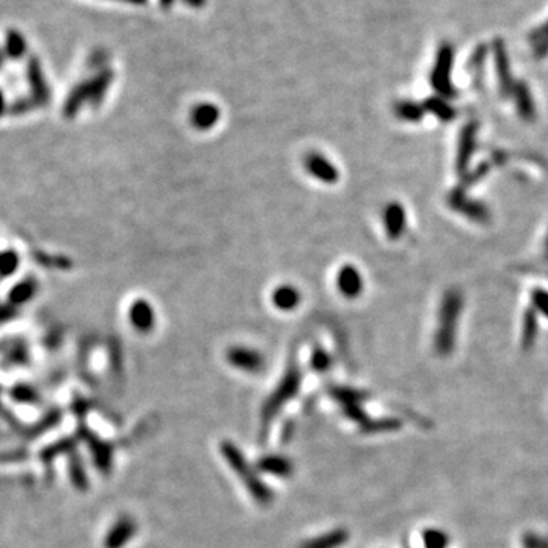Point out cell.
Listing matches in <instances>:
<instances>
[{
	"label": "cell",
	"mask_w": 548,
	"mask_h": 548,
	"mask_svg": "<svg viewBox=\"0 0 548 548\" xmlns=\"http://www.w3.org/2000/svg\"><path fill=\"white\" fill-rule=\"evenodd\" d=\"M463 310V295L457 288L445 291L438 306L437 327L434 334V350L438 357H449L454 352L460 314Z\"/></svg>",
	"instance_id": "cell-1"
},
{
	"label": "cell",
	"mask_w": 548,
	"mask_h": 548,
	"mask_svg": "<svg viewBox=\"0 0 548 548\" xmlns=\"http://www.w3.org/2000/svg\"><path fill=\"white\" fill-rule=\"evenodd\" d=\"M219 451H221L230 469H233V473L243 481L246 489L248 490L250 495L255 498V501L260 504V506H270L274 500V493L264 481L260 480L258 473H255V469L251 468L243 451L230 441L221 442Z\"/></svg>",
	"instance_id": "cell-2"
},
{
	"label": "cell",
	"mask_w": 548,
	"mask_h": 548,
	"mask_svg": "<svg viewBox=\"0 0 548 548\" xmlns=\"http://www.w3.org/2000/svg\"><path fill=\"white\" fill-rule=\"evenodd\" d=\"M113 81V72L104 70L95 75L93 78L80 83L75 89L69 93L68 100L64 104L65 116H73L81 108L84 102L89 104H100L105 96L110 84Z\"/></svg>",
	"instance_id": "cell-3"
},
{
	"label": "cell",
	"mask_w": 548,
	"mask_h": 548,
	"mask_svg": "<svg viewBox=\"0 0 548 548\" xmlns=\"http://www.w3.org/2000/svg\"><path fill=\"white\" fill-rule=\"evenodd\" d=\"M300 382H302V375L295 366L291 367L287 374H285L276 390L271 393V396L267 399L264 407H262L260 419L264 428H268V425L274 418H276L279 410H282L285 407V404L299 393Z\"/></svg>",
	"instance_id": "cell-4"
},
{
	"label": "cell",
	"mask_w": 548,
	"mask_h": 548,
	"mask_svg": "<svg viewBox=\"0 0 548 548\" xmlns=\"http://www.w3.org/2000/svg\"><path fill=\"white\" fill-rule=\"evenodd\" d=\"M446 203L449 209H453L458 215H463L469 221L477 224H488L492 218L489 207L478 200L470 199L463 186L453 189L446 196Z\"/></svg>",
	"instance_id": "cell-5"
},
{
	"label": "cell",
	"mask_w": 548,
	"mask_h": 548,
	"mask_svg": "<svg viewBox=\"0 0 548 548\" xmlns=\"http://www.w3.org/2000/svg\"><path fill=\"white\" fill-rule=\"evenodd\" d=\"M78 438L84 441L90 449L95 466L104 474H108L113 466V446L110 442H105L98 434H95L89 426L81 425L78 428Z\"/></svg>",
	"instance_id": "cell-6"
},
{
	"label": "cell",
	"mask_w": 548,
	"mask_h": 548,
	"mask_svg": "<svg viewBox=\"0 0 548 548\" xmlns=\"http://www.w3.org/2000/svg\"><path fill=\"white\" fill-rule=\"evenodd\" d=\"M477 136H478V124L470 120L462 130H460L458 144H457V154H455V169L460 175H465L473 160L474 152L477 151Z\"/></svg>",
	"instance_id": "cell-7"
},
{
	"label": "cell",
	"mask_w": 548,
	"mask_h": 548,
	"mask_svg": "<svg viewBox=\"0 0 548 548\" xmlns=\"http://www.w3.org/2000/svg\"><path fill=\"white\" fill-rule=\"evenodd\" d=\"M228 364L238 369L247 372V374H259V372L265 367V358L259 350L236 346L227 350L226 355Z\"/></svg>",
	"instance_id": "cell-8"
},
{
	"label": "cell",
	"mask_w": 548,
	"mask_h": 548,
	"mask_svg": "<svg viewBox=\"0 0 548 548\" xmlns=\"http://www.w3.org/2000/svg\"><path fill=\"white\" fill-rule=\"evenodd\" d=\"M28 81L31 87V101L36 104V107L46 105L51 100V90L40 60L36 57L28 61Z\"/></svg>",
	"instance_id": "cell-9"
},
{
	"label": "cell",
	"mask_w": 548,
	"mask_h": 548,
	"mask_svg": "<svg viewBox=\"0 0 548 548\" xmlns=\"http://www.w3.org/2000/svg\"><path fill=\"white\" fill-rule=\"evenodd\" d=\"M305 168L315 180H320L326 184H334L338 181L339 174L335 164L322 152L312 151L305 157Z\"/></svg>",
	"instance_id": "cell-10"
},
{
	"label": "cell",
	"mask_w": 548,
	"mask_h": 548,
	"mask_svg": "<svg viewBox=\"0 0 548 548\" xmlns=\"http://www.w3.org/2000/svg\"><path fill=\"white\" fill-rule=\"evenodd\" d=\"M137 533V522L128 517V515H124L116 520V522L112 525L105 534L104 539V548H124L131 539L135 538V534Z\"/></svg>",
	"instance_id": "cell-11"
},
{
	"label": "cell",
	"mask_w": 548,
	"mask_h": 548,
	"mask_svg": "<svg viewBox=\"0 0 548 548\" xmlns=\"http://www.w3.org/2000/svg\"><path fill=\"white\" fill-rule=\"evenodd\" d=\"M335 283L339 294L344 295L346 299H357L364 288L363 276H361V273L355 265L350 264L339 267V270L337 271Z\"/></svg>",
	"instance_id": "cell-12"
},
{
	"label": "cell",
	"mask_w": 548,
	"mask_h": 548,
	"mask_svg": "<svg viewBox=\"0 0 548 548\" xmlns=\"http://www.w3.org/2000/svg\"><path fill=\"white\" fill-rule=\"evenodd\" d=\"M382 224L389 239H399L404 235L405 226H407V212H405L404 206L398 201H391L384 207Z\"/></svg>",
	"instance_id": "cell-13"
},
{
	"label": "cell",
	"mask_w": 548,
	"mask_h": 548,
	"mask_svg": "<svg viewBox=\"0 0 548 548\" xmlns=\"http://www.w3.org/2000/svg\"><path fill=\"white\" fill-rule=\"evenodd\" d=\"M128 319L137 332L148 334L156 325V312L148 300L137 299L130 306Z\"/></svg>",
	"instance_id": "cell-14"
},
{
	"label": "cell",
	"mask_w": 548,
	"mask_h": 548,
	"mask_svg": "<svg viewBox=\"0 0 548 548\" xmlns=\"http://www.w3.org/2000/svg\"><path fill=\"white\" fill-rule=\"evenodd\" d=\"M219 116H221V112H219V108L215 104L200 102L192 107L189 113V120H191V125L195 130L206 131L214 128L218 124Z\"/></svg>",
	"instance_id": "cell-15"
},
{
	"label": "cell",
	"mask_w": 548,
	"mask_h": 548,
	"mask_svg": "<svg viewBox=\"0 0 548 548\" xmlns=\"http://www.w3.org/2000/svg\"><path fill=\"white\" fill-rule=\"evenodd\" d=\"M258 469L260 473H267L274 477H280V478H288L294 473V465L290 458L283 457V455H276V454H270L264 455L259 458V462L256 463Z\"/></svg>",
	"instance_id": "cell-16"
},
{
	"label": "cell",
	"mask_w": 548,
	"mask_h": 548,
	"mask_svg": "<svg viewBox=\"0 0 548 548\" xmlns=\"http://www.w3.org/2000/svg\"><path fill=\"white\" fill-rule=\"evenodd\" d=\"M437 61L438 63H437L436 69L433 72L431 81H433L434 89L438 93L449 98V96L454 95L453 84H451V80H449V69H451V57H449L448 52H443L441 57H438Z\"/></svg>",
	"instance_id": "cell-17"
},
{
	"label": "cell",
	"mask_w": 548,
	"mask_h": 548,
	"mask_svg": "<svg viewBox=\"0 0 548 548\" xmlns=\"http://www.w3.org/2000/svg\"><path fill=\"white\" fill-rule=\"evenodd\" d=\"M302 300V294L300 291L294 287V285L290 283H283L279 285V287L273 291L271 294V302L280 311H293L299 306Z\"/></svg>",
	"instance_id": "cell-18"
},
{
	"label": "cell",
	"mask_w": 548,
	"mask_h": 548,
	"mask_svg": "<svg viewBox=\"0 0 548 548\" xmlns=\"http://www.w3.org/2000/svg\"><path fill=\"white\" fill-rule=\"evenodd\" d=\"M350 538L346 529H334L320 536H315L312 539L305 541L300 548H339L343 547Z\"/></svg>",
	"instance_id": "cell-19"
},
{
	"label": "cell",
	"mask_w": 548,
	"mask_h": 548,
	"mask_svg": "<svg viewBox=\"0 0 548 548\" xmlns=\"http://www.w3.org/2000/svg\"><path fill=\"white\" fill-rule=\"evenodd\" d=\"M513 98H515V105H517L518 115L521 119L527 120V122H532L536 116V110H534V102L532 100V95L529 92L525 84H518L513 85Z\"/></svg>",
	"instance_id": "cell-20"
},
{
	"label": "cell",
	"mask_w": 548,
	"mask_h": 548,
	"mask_svg": "<svg viewBox=\"0 0 548 548\" xmlns=\"http://www.w3.org/2000/svg\"><path fill=\"white\" fill-rule=\"evenodd\" d=\"M68 469H69V477H70L72 485L76 489L81 490V492H85L87 489H89V477H87L83 460L76 451L69 454Z\"/></svg>",
	"instance_id": "cell-21"
},
{
	"label": "cell",
	"mask_w": 548,
	"mask_h": 548,
	"mask_svg": "<svg viewBox=\"0 0 548 548\" xmlns=\"http://www.w3.org/2000/svg\"><path fill=\"white\" fill-rule=\"evenodd\" d=\"M538 312L533 308H529L524 312L522 317V329H521V346L522 349H532L536 337H538Z\"/></svg>",
	"instance_id": "cell-22"
},
{
	"label": "cell",
	"mask_w": 548,
	"mask_h": 548,
	"mask_svg": "<svg viewBox=\"0 0 548 548\" xmlns=\"http://www.w3.org/2000/svg\"><path fill=\"white\" fill-rule=\"evenodd\" d=\"M423 108L426 113L436 116L438 120H442L443 124L451 122V120L455 117V108L451 104H448L443 98H438V96L430 98V100L425 101Z\"/></svg>",
	"instance_id": "cell-23"
},
{
	"label": "cell",
	"mask_w": 548,
	"mask_h": 548,
	"mask_svg": "<svg viewBox=\"0 0 548 548\" xmlns=\"http://www.w3.org/2000/svg\"><path fill=\"white\" fill-rule=\"evenodd\" d=\"M76 443H78V438L76 437L61 438V441L55 442V443H52V445L43 449L41 454H40V458L45 463H49L55 457H58L61 454H72L76 449Z\"/></svg>",
	"instance_id": "cell-24"
},
{
	"label": "cell",
	"mask_w": 548,
	"mask_h": 548,
	"mask_svg": "<svg viewBox=\"0 0 548 548\" xmlns=\"http://www.w3.org/2000/svg\"><path fill=\"white\" fill-rule=\"evenodd\" d=\"M402 422L398 418H381L369 419L363 425H359V431L364 434H378V433H391L401 428Z\"/></svg>",
	"instance_id": "cell-25"
},
{
	"label": "cell",
	"mask_w": 548,
	"mask_h": 548,
	"mask_svg": "<svg viewBox=\"0 0 548 548\" xmlns=\"http://www.w3.org/2000/svg\"><path fill=\"white\" fill-rule=\"evenodd\" d=\"M425 108L421 104H416L413 101H399L396 105H394V115H396L401 120H405V122L416 124L422 120L425 115Z\"/></svg>",
	"instance_id": "cell-26"
},
{
	"label": "cell",
	"mask_w": 548,
	"mask_h": 548,
	"mask_svg": "<svg viewBox=\"0 0 548 548\" xmlns=\"http://www.w3.org/2000/svg\"><path fill=\"white\" fill-rule=\"evenodd\" d=\"M331 396L343 405H350V404H361L369 399V393L361 391L357 389H350V387H332L329 390Z\"/></svg>",
	"instance_id": "cell-27"
},
{
	"label": "cell",
	"mask_w": 548,
	"mask_h": 548,
	"mask_svg": "<svg viewBox=\"0 0 548 548\" xmlns=\"http://www.w3.org/2000/svg\"><path fill=\"white\" fill-rule=\"evenodd\" d=\"M26 49H28V45L25 37L16 29L8 31L6 40H5V53L8 57L19 60L26 53Z\"/></svg>",
	"instance_id": "cell-28"
},
{
	"label": "cell",
	"mask_w": 548,
	"mask_h": 548,
	"mask_svg": "<svg viewBox=\"0 0 548 548\" xmlns=\"http://www.w3.org/2000/svg\"><path fill=\"white\" fill-rule=\"evenodd\" d=\"M36 290H37V283L32 280V279H28V280H23V282L17 283L16 287L13 288V291H11L9 303L17 306L20 303L28 302L32 297V295L36 294Z\"/></svg>",
	"instance_id": "cell-29"
},
{
	"label": "cell",
	"mask_w": 548,
	"mask_h": 548,
	"mask_svg": "<svg viewBox=\"0 0 548 548\" xmlns=\"http://www.w3.org/2000/svg\"><path fill=\"white\" fill-rule=\"evenodd\" d=\"M422 542L425 548H446L449 536L441 529H425L422 532Z\"/></svg>",
	"instance_id": "cell-30"
},
{
	"label": "cell",
	"mask_w": 548,
	"mask_h": 548,
	"mask_svg": "<svg viewBox=\"0 0 548 548\" xmlns=\"http://www.w3.org/2000/svg\"><path fill=\"white\" fill-rule=\"evenodd\" d=\"M11 398L20 404H36L38 401V393L25 384H20L11 390Z\"/></svg>",
	"instance_id": "cell-31"
},
{
	"label": "cell",
	"mask_w": 548,
	"mask_h": 548,
	"mask_svg": "<svg viewBox=\"0 0 548 548\" xmlns=\"http://www.w3.org/2000/svg\"><path fill=\"white\" fill-rule=\"evenodd\" d=\"M532 308L548 319V291L544 288H534L530 294Z\"/></svg>",
	"instance_id": "cell-32"
},
{
	"label": "cell",
	"mask_w": 548,
	"mask_h": 548,
	"mask_svg": "<svg viewBox=\"0 0 548 548\" xmlns=\"http://www.w3.org/2000/svg\"><path fill=\"white\" fill-rule=\"evenodd\" d=\"M331 364L332 359L326 350L317 347L311 357V367L317 372H326L327 369H331Z\"/></svg>",
	"instance_id": "cell-33"
},
{
	"label": "cell",
	"mask_w": 548,
	"mask_h": 548,
	"mask_svg": "<svg viewBox=\"0 0 548 548\" xmlns=\"http://www.w3.org/2000/svg\"><path fill=\"white\" fill-rule=\"evenodd\" d=\"M19 264V258L16 251H6V253L0 255V276H9L13 274L17 268Z\"/></svg>",
	"instance_id": "cell-34"
},
{
	"label": "cell",
	"mask_w": 548,
	"mask_h": 548,
	"mask_svg": "<svg viewBox=\"0 0 548 548\" xmlns=\"http://www.w3.org/2000/svg\"><path fill=\"white\" fill-rule=\"evenodd\" d=\"M343 413L347 419L354 421L359 425H363L366 421H369L367 418V413L364 411V409L361 407V404H350V405H344L343 407Z\"/></svg>",
	"instance_id": "cell-35"
},
{
	"label": "cell",
	"mask_w": 548,
	"mask_h": 548,
	"mask_svg": "<svg viewBox=\"0 0 548 548\" xmlns=\"http://www.w3.org/2000/svg\"><path fill=\"white\" fill-rule=\"evenodd\" d=\"M488 172H489V164H488V163H481V164H478V167L475 168V171H470V172L468 171V172L463 175L465 183H462V186L466 189L468 186L474 184L475 181H478V180L483 179Z\"/></svg>",
	"instance_id": "cell-36"
},
{
	"label": "cell",
	"mask_w": 548,
	"mask_h": 548,
	"mask_svg": "<svg viewBox=\"0 0 548 548\" xmlns=\"http://www.w3.org/2000/svg\"><path fill=\"white\" fill-rule=\"evenodd\" d=\"M524 548H548V538L538 533L529 532L522 536Z\"/></svg>",
	"instance_id": "cell-37"
},
{
	"label": "cell",
	"mask_w": 548,
	"mask_h": 548,
	"mask_svg": "<svg viewBox=\"0 0 548 548\" xmlns=\"http://www.w3.org/2000/svg\"><path fill=\"white\" fill-rule=\"evenodd\" d=\"M14 315H16V306L14 305L8 303V305L0 306V325H4L8 320L14 319Z\"/></svg>",
	"instance_id": "cell-38"
},
{
	"label": "cell",
	"mask_w": 548,
	"mask_h": 548,
	"mask_svg": "<svg viewBox=\"0 0 548 548\" xmlns=\"http://www.w3.org/2000/svg\"><path fill=\"white\" fill-rule=\"evenodd\" d=\"M107 60V52L102 51V49H98L95 51L92 55H90V65H93V68H100V65H102Z\"/></svg>",
	"instance_id": "cell-39"
},
{
	"label": "cell",
	"mask_w": 548,
	"mask_h": 548,
	"mask_svg": "<svg viewBox=\"0 0 548 548\" xmlns=\"http://www.w3.org/2000/svg\"><path fill=\"white\" fill-rule=\"evenodd\" d=\"M73 410H75V411H78V413L83 416V414H85L87 405H85L84 401H78V402H75V404H73Z\"/></svg>",
	"instance_id": "cell-40"
},
{
	"label": "cell",
	"mask_w": 548,
	"mask_h": 548,
	"mask_svg": "<svg viewBox=\"0 0 548 548\" xmlns=\"http://www.w3.org/2000/svg\"><path fill=\"white\" fill-rule=\"evenodd\" d=\"M183 2L186 5L192 6V8H200V6H203L206 4V0H183Z\"/></svg>",
	"instance_id": "cell-41"
},
{
	"label": "cell",
	"mask_w": 548,
	"mask_h": 548,
	"mask_svg": "<svg viewBox=\"0 0 548 548\" xmlns=\"http://www.w3.org/2000/svg\"><path fill=\"white\" fill-rule=\"evenodd\" d=\"M117 2H124V4H130V5L142 6V5H147L148 0H117Z\"/></svg>",
	"instance_id": "cell-42"
},
{
	"label": "cell",
	"mask_w": 548,
	"mask_h": 548,
	"mask_svg": "<svg viewBox=\"0 0 548 548\" xmlns=\"http://www.w3.org/2000/svg\"><path fill=\"white\" fill-rule=\"evenodd\" d=\"M159 4H160V6L163 9H168V8H171L175 4V0H159Z\"/></svg>",
	"instance_id": "cell-43"
},
{
	"label": "cell",
	"mask_w": 548,
	"mask_h": 548,
	"mask_svg": "<svg viewBox=\"0 0 548 548\" xmlns=\"http://www.w3.org/2000/svg\"><path fill=\"white\" fill-rule=\"evenodd\" d=\"M4 113H5V98H4L2 90H0V116H2Z\"/></svg>",
	"instance_id": "cell-44"
},
{
	"label": "cell",
	"mask_w": 548,
	"mask_h": 548,
	"mask_svg": "<svg viewBox=\"0 0 548 548\" xmlns=\"http://www.w3.org/2000/svg\"><path fill=\"white\" fill-rule=\"evenodd\" d=\"M5 52L4 51H0V69H2L4 68V63H5Z\"/></svg>",
	"instance_id": "cell-45"
},
{
	"label": "cell",
	"mask_w": 548,
	"mask_h": 548,
	"mask_svg": "<svg viewBox=\"0 0 548 548\" xmlns=\"http://www.w3.org/2000/svg\"><path fill=\"white\" fill-rule=\"evenodd\" d=\"M544 248H545V255L548 258V232H547V236H545V244H544Z\"/></svg>",
	"instance_id": "cell-46"
}]
</instances>
